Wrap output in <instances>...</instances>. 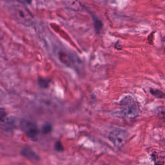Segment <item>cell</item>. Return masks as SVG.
I'll use <instances>...</instances> for the list:
<instances>
[{"label": "cell", "instance_id": "cell-1", "mask_svg": "<svg viewBox=\"0 0 165 165\" xmlns=\"http://www.w3.org/2000/svg\"><path fill=\"white\" fill-rule=\"evenodd\" d=\"M9 13L14 20L21 24L30 26L34 22V18L30 11L22 4H14L9 8Z\"/></svg>", "mask_w": 165, "mask_h": 165}, {"label": "cell", "instance_id": "cell-2", "mask_svg": "<svg viewBox=\"0 0 165 165\" xmlns=\"http://www.w3.org/2000/svg\"><path fill=\"white\" fill-rule=\"evenodd\" d=\"M121 107L122 113L128 118H135L140 114V106L131 96L124 97L121 101Z\"/></svg>", "mask_w": 165, "mask_h": 165}, {"label": "cell", "instance_id": "cell-3", "mask_svg": "<svg viewBox=\"0 0 165 165\" xmlns=\"http://www.w3.org/2000/svg\"><path fill=\"white\" fill-rule=\"evenodd\" d=\"M128 138V134L125 130L115 128L109 133L108 139L115 147L121 148L125 144Z\"/></svg>", "mask_w": 165, "mask_h": 165}, {"label": "cell", "instance_id": "cell-4", "mask_svg": "<svg viewBox=\"0 0 165 165\" xmlns=\"http://www.w3.org/2000/svg\"><path fill=\"white\" fill-rule=\"evenodd\" d=\"M20 128L31 140H37L38 135V129L34 123L23 120L20 123Z\"/></svg>", "mask_w": 165, "mask_h": 165}, {"label": "cell", "instance_id": "cell-5", "mask_svg": "<svg viewBox=\"0 0 165 165\" xmlns=\"http://www.w3.org/2000/svg\"><path fill=\"white\" fill-rule=\"evenodd\" d=\"M21 153L23 157L32 161H38L40 159L39 155L33 150L29 148H23Z\"/></svg>", "mask_w": 165, "mask_h": 165}, {"label": "cell", "instance_id": "cell-6", "mask_svg": "<svg viewBox=\"0 0 165 165\" xmlns=\"http://www.w3.org/2000/svg\"><path fill=\"white\" fill-rule=\"evenodd\" d=\"M150 92L153 96L159 99H163L165 96L164 93L158 89H150Z\"/></svg>", "mask_w": 165, "mask_h": 165}, {"label": "cell", "instance_id": "cell-7", "mask_svg": "<svg viewBox=\"0 0 165 165\" xmlns=\"http://www.w3.org/2000/svg\"><path fill=\"white\" fill-rule=\"evenodd\" d=\"M52 130V126L50 123L44 124L42 128V132L44 134H48L51 132Z\"/></svg>", "mask_w": 165, "mask_h": 165}, {"label": "cell", "instance_id": "cell-8", "mask_svg": "<svg viewBox=\"0 0 165 165\" xmlns=\"http://www.w3.org/2000/svg\"><path fill=\"white\" fill-rule=\"evenodd\" d=\"M94 24H95V29L96 30V32L97 33H99L102 29V22H101V21L100 20H98L97 18H94Z\"/></svg>", "mask_w": 165, "mask_h": 165}, {"label": "cell", "instance_id": "cell-9", "mask_svg": "<svg viewBox=\"0 0 165 165\" xmlns=\"http://www.w3.org/2000/svg\"><path fill=\"white\" fill-rule=\"evenodd\" d=\"M55 150L58 152H63L64 150V147L62 144V142L60 141H58L56 142L54 146Z\"/></svg>", "mask_w": 165, "mask_h": 165}, {"label": "cell", "instance_id": "cell-10", "mask_svg": "<svg viewBox=\"0 0 165 165\" xmlns=\"http://www.w3.org/2000/svg\"><path fill=\"white\" fill-rule=\"evenodd\" d=\"M5 118V113L2 112H0V122L3 121Z\"/></svg>", "mask_w": 165, "mask_h": 165}, {"label": "cell", "instance_id": "cell-11", "mask_svg": "<svg viewBox=\"0 0 165 165\" xmlns=\"http://www.w3.org/2000/svg\"><path fill=\"white\" fill-rule=\"evenodd\" d=\"M4 98V94L3 92L0 89V102L3 100Z\"/></svg>", "mask_w": 165, "mask_h": 165}]
</instances>
